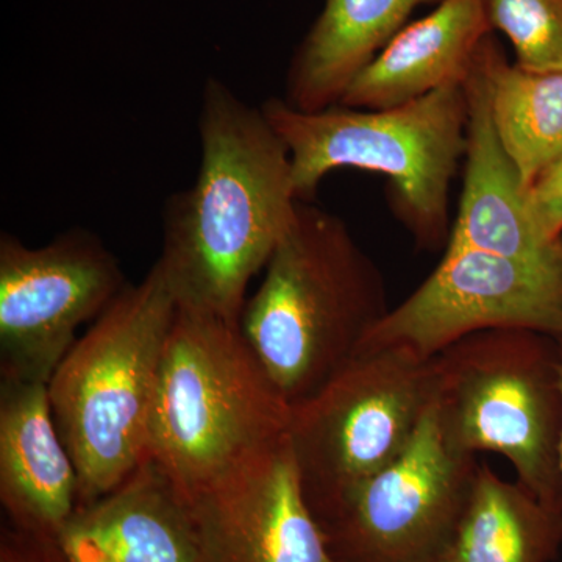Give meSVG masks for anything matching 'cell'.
<instances>
[{
	"mask_svg": "<svg viewBox=\"0 0 562 562\" xmlns=\"http://www.w3.org/2000/svg\"><path fill=\"white\" fill-rule=\"evenodd\" d=\"M201 168L166 201L160 262L177 305L239 324L247 288L297 214L290 151L260 109L206 80Z\"/></svg>",
	"mask_w": 562,
	"mask_h": 562,
	"instance_id": "cell-1",
	"label": "cell"
},
{
	"mask_svg": "<svg viewBox=\"0 0 562 562\" xmlns=\"http://www.w3.org/2000/svg\"><path fill=\"white\" fill-rule=\"evenodd\" d=\"M390 310L383 273L346 222L301 202L239 328L292 408L358 353Z\"/></svg>",
	"mask_w": 562,
	"mask_h": 562,
	"instance_id": "cell-2",
	"label": "cell"
},
{
	"mask_svg": "<svg viewBox=\"0 0 562 562\" xmlns=\"http://www.w3.org/2000/svg\"><path fill=\"white\" fill-rule=\"evenodd\" d=\"M290 422L239 324L177 306L147 432V457L177 487L225 479L286 438Z\"/></svg>",
	"mask_w": 562,
	"mask_h": 562,
	"instance_id": "cell-3",
	"label": "cell"
},
{
	"mask_svg": "<svg viewBox=\"0 0 562 562\" xmlns=\"http://www.w3.org/2000/svg\"><path fill=\"white\" fill-rule=\"evenodd\" d=\"M261 110L290 151L299 201H312L336 169L380 173L390 179L394 209L417 247H447L450 191L465 151V80L390 109L336 103L301 111L269 98Z\"/></svg>",
	"mask_w": 562,
	"mask_h": 562,
	"instance_id": "cell-4",
	"label": "cell"
},
{
	"mask_svg": "<svg viewBox=\"0 0 562 562\" xmlns=\"http://www.w3.org/2000/svg\"><path fill=\"white\" fill-rule=\"evenodd\" d=\"M177 306L155 261L77 339L52 375V414L79 473V506L109 494L147 458L155 384Z\"/></svg>",
	"mask_w": 562,
	"mask_h": 562,
	"instance_id": "cell-5",
	"label": "cell"
},
{
	"mask_svg": "<svg viewBox=\"0 0 562 562\" xmlns=\"http://www.w3.org/2000/svg\"><path fill=\"white\" fill-rule=\"evenodd\" d=\"M436 416L461 452L502 454L517 482L562 514V390L557 338L473 333L431 358Z\"/></svg>",
	"mask_w": 562,
	"mask_h": 562,
	"instance_id": "cell-6",
	"label": "cell"
},
{
	"mask_svg": "<svg viewBox=\"0 0 562 562\" xmlns=\"http://www.w3.org/2000/svg\"><path fill=\"white\" fill-rule=\"evenodd\" d=\"M431 358L402 346L361 347L312 397L292 406V453L313 513L408 447L435 401Z\"/></svg>",
	"mask_w": 562,
	"mask_h": 562,
	"instance_id": "cell-7",
	"label": "cell"
},
{
	"mask_svg": "<svg viewBox=\"0 0 562 562\" xmlns=\"http://www.w3.org/2000/svg\"><path fill=\"white\" fill-rule=\"evenodd\" d=\"M479 462L447 441L435 406L391 464L313 513L338 562H436L449 546Z\"/></svg>",
	"mask_w": 562,
	"mask_h": 562,
	"instance_id": "cell-8",
	"label": "cell"
},
{
	"mask_svg": "<svg viewBox=\"0 0 562 562\" xmlns=\"http://www.w3.org/2000/svg\"><path fill=\"white\" fill-rule=\"evenodd\" d=\"M128 286L99 236L74 227L41 247L0 235V379L49 384L76 344Z\"/></svg>",
	"mask_w": 562,
	"mask_h": 562,
	"instance_id": "cell-9",
	"label": "cell"
},
{
	"mask_svg": "<svg viewBox=\"0 0 562 562\" xmlns=\"http://www.w3.org/2000/svg\"><path fill=\"white\" fill-rule=\"evenodd\" d=\"M530 330L562 338V265L462 249L391 308L361 347H408L431 358L473 333Z\"/></svg>",
	"mask_w": 562,
	"mask_h": 562,
	"instance_id": "cell-10",
	"label": "cell"
},
{
	"mask_svg": "<svg viewBox=\"0 0 562 562\" xmlns=\"http://www.w3.org/2000/svg\"><path fill=\"white\" fill-rule=\"evenodd\" d=\"M183 497L206 562H338L303 494L290 435Z\"/></svg>",
	"mask_w": 562,
	"mask_h": 562,
	"instance_id": "cell-11",
	"label": "cell"
},
{
	"mask_svg": "<svg viewBox=\"0 0 562 562\" xmlns=\"http://www.w3.org/2000/svg\"><path fill=\"white\" fill-rule=\"evenodd\" d=\"M465 91L464 183L446 250H482L562 265L560 241H549L536 227L528 210L527 187L495 131L480 49L465 79Z\"/></svg>",
	"mask_w": 562,
	"mask_h": 562,
	"instance_id": "cell-12",
	"label": "cell"
},
{
	"mask_svg": "<svg viewBox=\"0 0 562 562\" xmlns=\"http://www.w3.org/2000/svg\"><path fill=\"white\" fill-rule=\"evenodd\" d=\"M79 495V473L55 425L49 384L0 379V503L7 525L57 541Z\"/></svg>",
	"mask_w": 562,
	"mask_h": 562,
	"instance_id": "cell-13",
	"label": "cell"
},
{
	"mask_svg": "<svg viewBox=\"0 0 562 562\" xmlns=\"http://www.w3.org/2000/svg\"><path fill=\"white\" fill-rule=\"evenodd\" d=\"M57 543L69 562H206L183 494L149 457L79 506Z\"/></svg>",
	"mask_w": 562,
	"mask_h": 562,
	"instance_id": "cell-14",
	"label": "cell"
},
{
	"mask_svg": "<svg viewBox=\"0 0 562 562\" xmlns=\"http://www.w3.org/2000/svg\"><path fill=\"white\" fill-rule=\"evenodd\" d=\"M490 35L484 0H441L380 50L351 81L339 105L390 109L464 81Z\"/></svg>",
	"mask_w": 562,
	"mask_h": 562,
	"instance_id": "cell-15",
	"label": "cell"
},
{
	"mask_svg": "<svg viewBox=\"0 0 562 562\" xmlns=\"http://www.w3.org/2000/svg\"><path fill=\"white\" fill-rule=\"evenodd\" d=\"M441 0H325L286 77L284 101L301 111L341 102L355 77L406 25L417 7Z\"/></svg>",
	"mask_w": 562,
	"mask_h": 562,
	"instance_id": "cell-16",
	"label": "cell"
},
{
	"mask_svg": "<svg viewBox=\"0 0 562 562\" xmlns=\"http://www.w3.org/2000/svg\"><path fill=\"white\" fill-rule=\"evenodd\" d=\"M561 539L562 514L479 464L460 524L436 562H549Z\"/></svg>",
	"mask_w": 562,
	"mask_h": 562,
	"instance_id": "cell-17",
	"label": "cell"
},
{
	"mask_svg": "<svg viewBox=\"0 0 562 562\" xmlns=\"http://www.w3.org/2000/svg\"><path fill=\"white\" fill-rule=\"evenodd\" d=\"M492 120L525 187L562 154V72H532L506 60L494 36L480 47Z\"/></svg>",
	"mask_w": 562,
	"mask_h": 562,
	"instance_id": "cell-18",
	"label": "cell"
},
{
	"mask_svg": "<svg viewBox=\"0 0 562 562\" xmlns=\"http://www.w3.org/2000/svg\"><path fill=\"white\" fill-rule=\"evenodd\" d=\"M492 32L512 41L516 65L562 72V0H484Z\"/></svg>",
	"mask_w": 562,
	"mask_h": 562,
	"instance_id": "cell-19",
	"label": "cell"
},
{
	"mask_svg": "<svg viewBox=\"0 0 562 562\" xmlns=\"http://www.w3.org/2000/svg\"><path fill=\"white\" fill-rule=\"evenodd\" d=\"M528 210L536 227L549 241H560L562 235V154L527 190Z\"/></svg>",
	"mask_w": 562,
	"mask_h": 562,
	"instance_id": "cell-20",
	"label": "cell"
},
{
	"mask_svg": "<svg viewBox=\"0 0 562 562\" xmlns=\"http://www.w3.org/2000/svg\"><path fill=\"white\" fill-rule=\"evenodd\" d=\"M0 562H69L57 541L38 538L10 525L0 531Z\"/></svg>",
	"mask_w": 562,
	"mask_h": 562,
	"instance_id": "cell-21",
	"label": "cell"
},
{
	"mask_svg": "<svg viewBox=\"0 0 562 562\" xmlns=\"http://www.w3.org/2000/svg\"><path fill=\"white\" fill-rule=\"evenodd\" d=\"M558 351H560V373H561V390H562V338H557ZM561 465H562V438H561Z\"/></svg>",
	"mask_w": 562,
	"mask_h": 562,
	"instance_id": "cell-22",
	"label": "cell"
},
{
	"mask_svg": "<svg viewBox=\"0 0 562 562\" xmlns=\"http://www.w3.org/2000/svg\"><path fill=\"white\" fill-rule=\"evenodd\" d=\"M560 246H561V250H562V235L560 236Z\"/></svg>",
	"mask_w": 562,
	"mask_h": 562,
	"instance_id": "cell-23",
	"label": "cell"
}]
</instances>
